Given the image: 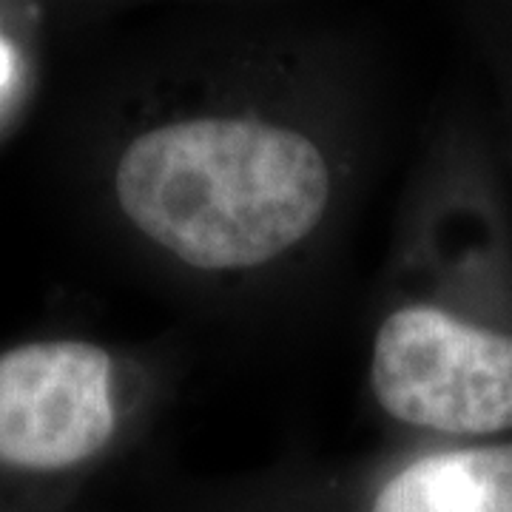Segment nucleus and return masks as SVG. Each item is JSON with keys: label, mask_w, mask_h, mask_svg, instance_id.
Instances as JSON below:
<instances>
[{"label": "nucleus", "mask_w": 512, "mask_h": 512, "mask_svg": "<svg viewBox=\"0 0 512 512\" xmlns=\"http://www.w3.org/2000/svg\"><path fill=\"white\" fill-rule=\"evenodd\" d=\"M367 512H512V444L416 458L384 481Z\"/></svg>", "instance_id": "obj_4"}, {"label": "nucleus", "mask_w": 512, "mask_h": 512, "mask_svg": "<svg viewBox=\"0 0 512 512\" xmlns=\"http://www.w3.org/2000/svg\"><path fill=\"white\" fill-rule=\"evenodd\" d=\"M114 433L111 359L92 342H32L0 356V461L63 470Z\"/></svg>", "instance_id": "obj_3"}, {"label": "nucleus", "mask_w": 512, "mask_h": 512, "mask_svg": "<svg viewBox=\"0 0 512 512\" xmlns=\"http://www.w3.org/2000/svg\"><path fill=\"white\" fill-rule=\"evenodd\" d=\"M6 74H9V55H6V49L0 43V83L6 80Z\"/></svg>", "instance_id": "obj_5"}, {"label": "nucleus", "mask_w": 512, "mask_h": 512, "mask_svg": "<svg viewBox=\"0 0 512 512\" xmlns=\"http://www.w3.org/2000/svg\"><path fill=\"white\" fill-rule=\"evenodd\" d=\"M370 382L384 413L404 424L493 436L512 427V336L407 305L376 333Z\"/></svg>", "instance_id": "obj_2"}, {"label": "nucleus", "mask_w": 512, "mask_h": 512, "mask_svg": "<svg viewBox=\"0 0 512 512\" xmlns=\"http://www.w3.org/2000/svg\"><path fill=\"white\" fill-rule=\"evenodd\" d=\"M114 191L128 222L180 262L239 271L291 251L319 225L330 168L302 131L191 117L134 137Z\"/></svg>", "instance_id": "obj_1"}]
</instances>
